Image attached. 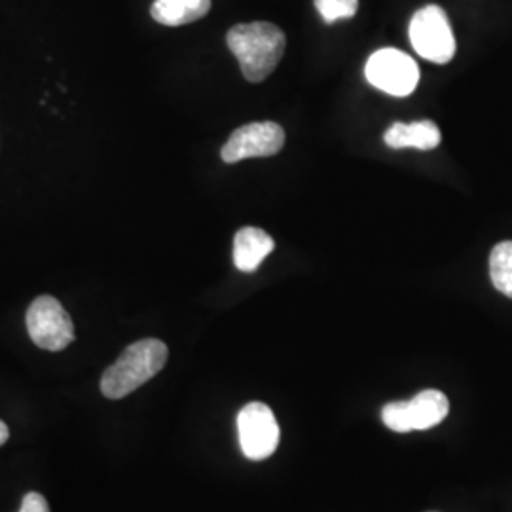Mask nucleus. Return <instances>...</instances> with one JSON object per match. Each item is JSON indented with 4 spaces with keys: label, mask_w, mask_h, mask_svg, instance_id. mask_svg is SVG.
Masks as SVG:
<instances>
[{
    "label": "nucleus",
    "mask_w": 512,
    "mask_h": 512,
    "mask_svg": "<svg viewBox=\"0 0 512 512\" xmlns=\"http://www.w3.org/2000/svg\"><path fill=\"white\" fill-rule=\"evenodd\" d=\"M230 52L238 59L241 74L249 82H262L274 73L285 54V33L268 21L239 23L226 35Z\"/></svg>",
    "instance_id": "obj_1"
},
{
    "label": "nucleus",
    "mask_w": 512,
    "mask_h": 512,
    "mask_svg": "<svg viewBox=\"0 0 512 512\" xmlns=\"http://www.w3.org/2000/svg\"><path fill=\"white\" fill-rule=\"evenodd\" d=\"M167 357L169 349L162 340L145 338L131 344L118 361L105 370L101 378V393L112 401L128 397L164 368Z\"/></svg>",
    "instance_id": "obj_2"
},
{
    "label": "nucleus",
    "mask_w": 512,
    "mask_h": 512,
    "mask_svg": "<svg viewBox=\"0 0 512 512\" xmlns=\"http://www.w3.org/2000/svg\"><path fill=\"white\" fill-rule=\"evenodd\" d=\"M450 412L448 397L437 389H425L410 401L385 404L382 420L395 433H412L437 427Z\"/></svg>",
    "instance_id": "obj_3"
},
{
    "label": "nucleus",
    "mask_w": 512,
    "mask_h": 512,
    "mask_svg": "<svg viewBox=\"0 0 512 512\" xmlns=\"http://www.w3.org/2000/svg\"><path fill=\"white\" fill-rule=\"evenodd\" d=\"M410 42L427 61L444 65L456 54V38L446 12L440 6H425L410 21Z\"/></svg>",
    "instance_id": "obj_4"
},
{
    "label": "nucleus",
    "mask_w": 512,
    "mask_h": 512,
    "mask_svg": "<svg viewBox=\"0 0 512 512\" xmlns=\"http://www.w3.org/2000/svg\"><path fill=\"white\" fill-rule=\"evenodd\" d=\"M27 330L35 346L46 351H63L74 340L69 313L54 296H38L27 310Z\"/></svg>",
    "instance_id": "obj_5"
},
{
    "label": "nucleus",
    "mask_w": 512,
    "mask_h": 512,
    "mask_svg": "<svg viewBox=\"0 0 512 512\" xmlns=\"http://www.w3.org/2000/svg\"><path fill=\"white\" fill-rule=\"evenodd\" d=\"M365 76L374 88L387 95L406 97L418 88L420 69L410 55L395 48H384L368 57Z\"/></svg>",
    "instance_id": "obj_6"
},
{
    "label": "nucleus",
    "mask_w": 512,
    "mask_h": 512,
    "mask_svg": "<svg viewBox=\"0 0 512 512\" xmlns=\"http://www.w3.org/2000/svg\"><path fill=\"white\" fill-rule=\"evenodd\" d=\"M239 444L245 458L262 461L279 446V425L274 412L264 403H249L238 416Z\"/></svg>",
    "instance_id": "obj_7"
},
{
    "label": "nucleus",
    "mask_w": 512,
    "mask_h": 512,
    "mask_svg": "<svg viewBox=\"0 0 512 512\" xmlns=\"http://www.w3.org/2000/svg\"><path fill=\"white\" fill-rule=\"evenodd\" d=\"M285 145V131L275 122H255L236 129L220 150L226 164H238L249 158L275 156Z\"/></svg>",
    "instance_id": "obj_8"
},
{
    "label": "nucleus",
    "mask_w": 512,
    "mask_h": 512,
    "mask_svg": "<svg viewBox=\"0 0 512 512\" xmlns=\"http://www.w3.org/2000/svg\"><path fill=\"white\" fill-rule=\"evenodd\" d=\"M272 236L255 226L241 228L234 238V264L239 272L251 274L274 251Z\"/></svg>",
    "instance_id": "obj_9"
},
{
    "label": "nucleus",
    "mask_w": 512,
    "mask_h": 512,
    "mask_svg": "<svg viewBox=\"0 0 512 512\" xmlns=\"http://www.w3.org/2000/svg\"><path fill=\"white\" fill-rule=\"evenodd\" d=\"M440 129L431 120H420L412 124L397 122L385 131L384 141L389 148H418L433 150L440 145Z\"/></svg>",
    "instance_id": "obj_10"
},
{
    "label": "nucleus",
    "mask_w": 512,
    "mask_h": 512,
    "mask_svg": "<svg viewBox=\"0 0 512 512\" xmlns=\"http://www.w3.org/2000/svg\"><path fill=\"white\" fill-rule=\"evenodd\" d=\"M211 10V0H154L150 16L165 27H181L205 18Z\"/></svg>",
    "instance_id": "obj_11"
},
{
    "label": "nucleus",
    "mask_w": 512,
    "mask_h": 512,
    "mask_svg": "<svg viewBox=\"0 0 512 512\" xmlns=\"http://www.w3.org/2000/svg\"><path fill=\"white\" fill-rule=\"evenodd\" d=\"M490 277L499 293L512 298V241L495 245L490 255Z\"/></svg>",
    "instance_id": "obj_12"
},
{
    "label": "nucleus",
    "mask_w": 512,
    "mask_h": 512,
    "mask_svg": "<svg viewBox=\"0 0 512 512\" xmlns=\"http://www.w3.org/2000/svg\"><path fill=\"white\" fill-rule=\"evenodd\" d=\"M319 16L327 23L353 18L359 8V0H315Z\"/></svg>",
    "instance_id": "obj_13"
},
{
    "label": "nucleus",
    "mask_w": 512,
    "mask_h": 512,
    "mask_svg": "<svg viewBox=\"0 0 512 512\" xmlns=\"http://www.w3.org/2000/svg\"><path fill=\"white\" fill-rule=\"evenodd\" d=\"M19 512H50V505H48L44 495L31 492V494L23 497V503H21Z\"/></svg>",
    "instance_id": "obj_14"
},
{
    "label": "nucleus",
    "mask_w": 512,
    "mask_h": 512,
    "mask_svg": "<svg viewBox=\"0 0 512 512\" xmlns=\"http://www.w3.org/2000/svg\"><path fill=\"white\" fill-rule=\"evenodd\" d=\"M8 437H10V429H8V425L4 421L0 420V446L6 444Z\"/></svg>",
    "instance_id": "obj_15"
}]
</instances>
